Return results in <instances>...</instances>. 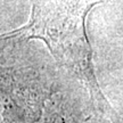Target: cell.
Returning a JSON list of instances; mask_svg holds the SVG:
<instances>
[{
	"instance_id": "obj_1",
	"label": "cell",
	"mask_w": 123,
	"mask_h": 123,
	"mask_svg": "<svg viewBox=\"0 0 123 123\" xmlns=\"http://www.w3.org/2000/svg\"><path fill=\"white\" fill-rule=\"evenodd\" d=\"M99 2V0H31L27 23L4 34L2 39L41 40L58 65L70 71L88 90L97 110L112 123H117L114 110L98 83L86 27L89 12Z\"/></svg>"
}]
</instances>
